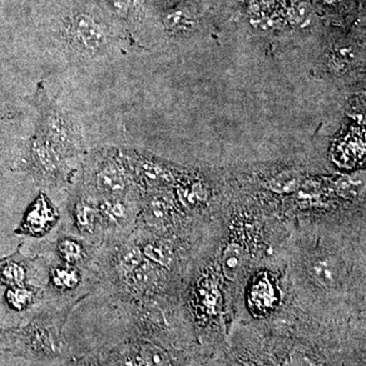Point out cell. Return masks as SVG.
<instances>
[{
    "label": "cell",
    "instance_id": "obj_1",
    "mask_svg": "<svg viewBox=\"0 0 366 366\" xmlns=\"http://www.w3.org/2000/svg\"><path fill=\"white\" fill-rule=\"evenodd\" d=\"M69 37L74 51L81 56H96L107 45V35L102 26L86 14L74 16L69 28Z\"/></svg>",
    "mask_w": 366,
    "mask_h": 366
},
{
    "label": "cell",
    "instance_id": "obj_2",
    "mask_svg": "<svg viewBox=\"0 0 366 366\" xmlns=\"http://www.w3.org/2000/svg\"><path fill=\"white\" fill-rule=\"evenodd\" d=\"M39 136L56 147L66 157L76 150V132L66 115L56 107L49 106L43 112Z\"/></svg>",
    "mask_w": 366,
    "mask_h": 366
},
{
    "label": "cell",
    "instance_id": "obj_3",
    "mask_svg": "<svg viewBox=\"0 0 366 366\" xmlns=\"http://www.w3.org/2000/svg\"><path fill=\"white\" fill-rule=\"evenodd\" d=\"M31 157L34 167L45 177H56L64 167L66 156L39 134L33 139Z\"/></svg>",
    "mask_w": 366,
    "mask_h": 366
},
{
    "label": "cell",
    "instance_id": "obj_4",
    "mask_svg": "<svg viewBox=\"0 0 366 366\" xmlns=\"http://www.w3.org/2000/svg\"><path fill=\"white\" fill-rule=\"evenodd\" d=\"M96 184L108 197H119L124 194L127 187V177L117 160L108 159L99 165Z\"/></svg>",
    "mask_w": 366,
    "mask_h": 366
},
{
    "label": "cell",
    "instance_id": "obj_5",
    "mask_svg": "<svg viewBox=\"0 0 366 366\" xmlns=\"http://www.w3.org/2000/svg\"><path fill=\"white\" fill-rule=\"evenodd\" d=\"M56 211L52 204H49L44 196H41L29 209L24 222V229L29 234H44L56 222Z\"/></svg>",
    "mask_w": 366,
    "mask_h": 366
},
{
    "label": "cell",
    "instance_id": "obj_6",
    "mask_svg": "<svg viewBox=\"0 0 366 366\" xmlns=\"http://www.w3.org/2000/svg\"><path fill=\"white\" fill-rule=\"evenodd\" d=\"M310 273L320 284L331 287L337 285L341 280L342 267L336 257L332 255H324L312 262Z\"/></svg>",
    "mask_w": 366,
    "mask_h": 366
},
{
    "label": "cell",
    "instance_id": "obj_7",
    "mask_svg": "<svg viewBox=\"0 0 366 366\" xmlns=\"http://www.w3.org/2000/svg\"><path fill=\"white\" fill-rule=\"evenodd\" d=\"M247 257L242 247L237 243H230L224 250L222 257L223 274L230 281H234L239 277L244 268Z\"/></svg>",
    "mask_w": 366,
    "mask_h": 366
},
{
    "label": "cell",
    "instance_id": "obj_8",
    "mask_svg": "<svg viewBox=\"0 0 366 366\" xmlns=\"http://www.w3.org/2000/svg\"><path fill=\"white\" fill-rule=\"evenodd\" d=\"M99 213L108 223L122 222L127 215V207L119 197H106L99 206Z\"/></svg>",
    "mask_w": 366,
    "mask_h": 366
},
{
    "label": "cell",
    "instance_id": "obj_9",
    "mask_svg": "<svg viewBox=\"0 0 366 366\" xmlns=\"http://www.w3.org/2000/svg\"><path fill=\"white\" fill-rule=\"evenodd\" d=\"M98 212L88 202L81 201L74 208V221L79 230L92 232L97 222Z\"/></svg>",
    "mask_w": 366,
    "mask_h": 366
},
{
    "label": "cell",
    "instance_id": "obj_10",
    "mask_svg": "<svg viewBox=\"0 0 366 366\" xmlns=\"http://www.w3.org/2000/svg\"><path fill=\"white\" fill-rule=\"evenodd\" d=\"M52 283L60 290L76 288L79 282V274L76 269L69 266L57 267L52 272Z\"/></svg>",
    "mask_w": 366,
    "mask_h": 366
},
{
    "label": "cell",
    "instance_id": "obj_11",
    "mask_svg": "<svg viewBox=\"0 0 366 366\" xmlns=\"http://www.w3.org/2000/svg\"><path fill=\"white\" fill-rule=\"evenodd\" d=\"M143 264V254L136 247L124 249L118 259V267L125 277L132 276Z\"/></svg>",
    "mask_w": 366,
    "mask_h": 366
},
{
    "label": "cell",
    "instance_id": "obj_12",
    "mask_svg": "<svg viewBox=\"0 0 366 366\" xmlns=\"http://www.w3.org/2000/svg\"><path fill=\"white\" fill-rule=\"evenodd\" d=\"M143 254L161 266H167L172 259V252L169 247L162 242L149 243L144 247Z\"/></svg>",
    "mask_w": 366,
    "mask_h": 366
},
{
    "label": "cell",
    "instance_id": "obj_13",
    "mask_svg": "<svg viewBox=\"0 0 366 366\" xmlns=\"http://www.w3.org/2000/svg\"><path fill=\"white\" fill-rule=\"evenodd\" d=\"M59 252L62 259L69 264H76L84 257V249L79 242L71 239H64L59 242Z\"/></svg>",
    "mask_w": 366,
    "mask_h": 366
},
{
    "label": "cell",
    "instance_id": "obj_14",
    "mask_svg": "<svg viewBox=\"0 0 366 366\" xmlns=\"http://www.w3.org/2000/svg\"><path fill=\"white\" fill-rule=\"evenodd\" d=\"M33 292L29 289L16 286L13 290L9 291V300L11 305L16 310H25L32 303Z\"/></svg>",
    "mask_w": 366,
    "mask_h": 366
},
{
    "label": "cell",
    "instance_id": "obj_15",
    "mask_svg": "<svg viewBox=\"0 0 366 366\" xmlns=\"http://www.w3.org/2000/svg\"><path fill=\"white\" fill-rule=\"evenodd\" d=\"M165 25L171 30L183 31L192 28L194 21L189 16V14H185L184 11H175L166 16Z\"/></svg>",
    "mask_w": 366,
    "mask_h": 366
},
{
    "label": "cell",
    "instance_id": "obj_16",
    "mask_svg": "<svg viewBox=\"0 0 366 366\" xmlns=\"http://www.w3.org/2000/svg\"><path fill=\"white\" fill-rule=\"evenodd\" d=\"M4 280L14 286H21L26 279V269L21 264L11 262L4 267L2 272Z\"/></svg>",
    "mask_w": 366,
    "mask_h": 366
},
{
    "label": "cell",
    "instance_id": "obj_17",
    "mask_svg": "<svg viewBox=\"0 0 366 366\" xmlns=\"http://www.w3.org/2000/svg\"><path fill=\"white\" fill-rule=\"evenodd\" d=\"M297 183V179L295 177H285L281 175L280 177L274 180V187H280L281 192H291L295 189V185Z\"/></svg>",
    "mask_w": 366,
    "mask_h": 366
}]
</instances>
